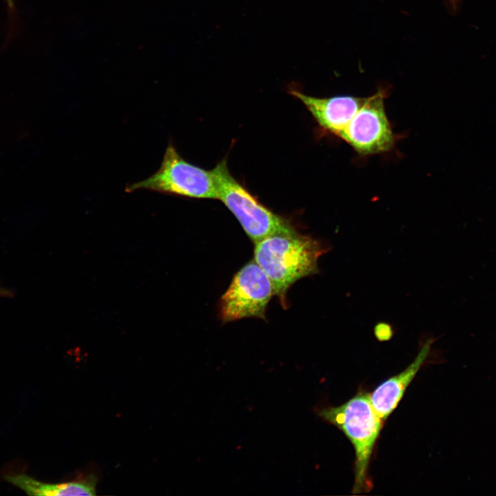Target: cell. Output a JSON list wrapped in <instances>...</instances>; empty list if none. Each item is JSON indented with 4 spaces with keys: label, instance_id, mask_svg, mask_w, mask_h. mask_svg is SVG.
I'll return each instance as SVG.
<instances>
[{
    "label": "cell",
    "instance_id": "obj_7",
    "mask_svg": "<svg viewBox=\"0 0 496 496\" xmlns=\"http://www.w3.org/2000/svg\"><path fill=\"white\" fill-rule=\"evenodd\" d=\"M6 479L29 495H96V478L94 475L58 484L42 482L24 473L7 475Z\"/></svg>",
    "mask_w": 496,
    "mask_h": 496
},
{
    "label": "cell",
    "instance_id": "obj_5",
    "mask_svg": "<svg viewBox=\"0 0 496 496\" xmlns=\"http://www.w3.org/2000/svg\"><path fill=\"white\" fill-rule=\"evenodd\" d=\"M275 295L272 283L255 262L244 265L222 296L220 317L227 322L244 318L264 319L267 304Z\"/></svg>",
    "mask_w": 496,
    "mask_h": 496
},
{
    "label": "cell",
    "instance_id": "obj_11",
    "mask_svg": "<svg viewBox=\"0 0 496 496\" xmlns=\"http://www.w3.org/2000/svg\"><path fill=\"white\" fill-rule=\"evenodd\" d=\"M8 1H10V3H11V1H12V0H8Z\"/></svg>",
    "mask_w": 496,
    "mask_h": 496
},
{
    "label": "cell",
    "instance_id": "obj_9",
    "mask_svg": "<svg viewBox=\"0 0 496 496\" xmlns=\"http://www.w3.org/2000/svg\"><path fill=\"white\" fill-rule=\"evenodd\" d=\"M10 291L0 287V296H10Z\"/></svg>",
    "mask_w": 496,
    "mask_h": 496
},
{
    "label": "cell",
    "instance_id": "obj_10",
    "mask_svg": "<svg viewBox=\"0 0 496 496\" xmlns=\"http://www.w3.org/2000/svg\"><path fill=\"white\" fill-rule=\"evenodd\" d=\"M449 1H450L451 3L452 4V6H453V7H455V6H456V4H457V0H449Z\"/></svg>",
    "mask_w": 496,
    "mask_h": 496
},
{
    "label": "cell",
    "instance_id": "obj_3",
    "mask_svg": "<svg viewBox=\"0 0 496 496\" xmlns=\"http://www.w3.org/2000/svg\"><path fill=\"white\" fill-rule=\"evenodd\" d=\"M221 200L234 215L247 236L256 242L275 234H291L297 230L289 220L260 203L229 171L227 161L211 169Z\"/></svg>",
    "mask_w": 496,
    "mask_h": 496
},
{
    "label": "cell",
    "instance_id": "obj_4",
    "mask_svg": "<svg viewBox=\"0 0 496 496\" xmlns=\"http://www.w3.org/2000/svg\"><path fill=\"white\" fill-rule=\"evenodd\" d=\"M147 189L191 198L218 199L211 170H206L183 158L172 143L165 149L159 169L148 178L127 185L125 192Z\"/></svg>",
    "mask_w": 496,
    "mask_h": 496
},
{
    "label": "cell",
    "instance_id": "obj_1",
    "mask_svg": "<svg viewBox=\"0 0 496 496\" xmlns=\"http://www.w3.org/2000/svg\"><path fill=\"white\" fill-rule=\"evenodd\" d=\"M330 247L300 234H275L256 242L254 261L271 280L283 305L289 288L298 280L319 273L318 259Z\"/></svg>",
    "mask_w": 496,
    "mask_h": 496
},
{
    "label": "cell",
    "instance_id": "obj_8",
    "mask_svg": "<svg viewBox=\"0 0 496 496\" xmlns=\"http://www.w3.org/2000/svg\"><path fill=\"white\" fill-rule=\"evenodd\" d=\"M376 338L380 341L389 340L393 335V330L390 324L386 323H379L374 329Z\"/></svg>",
    "mask_w": 496,
    "mask_h": 496
},
{
    "label": "cell",
    "instance_id": "obj_2",
    "mask_svg": "<svg viewBox=\"0 0 496 496\" xmlns=\"http://www.w3.org/2000/svg\"><path fill=\"white\" fill-rule=\"evenodd\" d=\"M317 414L340 428L354 447L355 461L353 493L370 491L373 484L369 476V464L382 428V420L371 404L370 394L359 393L341 406L322 409Z\"/></svg>",
    "mask_w": 496,
    "mask_h": 496
},
{
    "label": "cell",
    "instance_id": "obj_6",
    "mask_svg": "<svg viewBox=\"0 0 496 496\" xmlns=\"http://www.w3.org/2000/svg\"><path fill=\"white\" fill-rule=\"evenodd\" d=\"M435 340L433 338L426 340L417 355L407 368L386 380L370 394L371 404L382 420H385L396 408L408 385L428 356Z\"/></svg>",
    "mask_w": 496,
    "mask_h": 496
}]
</instances>
